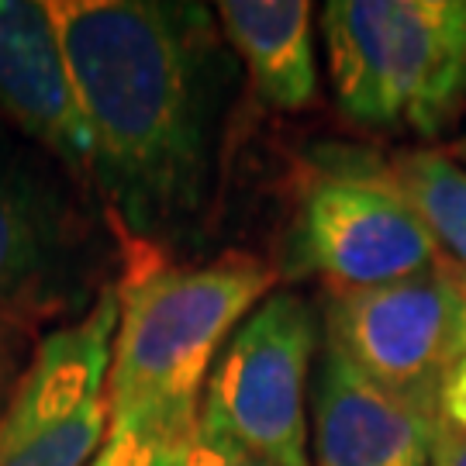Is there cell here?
I'll return each mask as SVG.
<instances>
[{
  "instance_id": "9",
  "label": "cell",
  "mask_w": 466,
  "mask_h": 466,
  "mask_svg": "<svg viewBox=\"0 0 466 466\" xmlns=\"http://www.w3.org/2000/svg\"><path fill=\"white\" fill-rule=\"evenodd\" d=\"M311 418V466H432V421L387 398L329 342Z\"/></svg>"
},
{
  "instance_id": "2",
  "label": "cell",
  "mask_w": 466,
  "mask_h": 466,
  "mask_svg": "<svg viewBox=\"0 0 466 466\" xmlns=\"http://www.w3.org/2000/svg\"><path fill=\"white\" fill-rule=\"evenodd\" d=\"M277 269L246 252L200 267H156L117 287L107 373L111 418L194 432L204 387L228 335L269 298Z\"/></svg>"
},
{
  "instance_id": "7",
  "label": "cell",
  "mask_w": 466,
  "mask_h": 466,
  "mask_svg": "<svg viewBox=\"0 0 466 466\" xmlns=\"http://www.w3.org/2000/svg\"><path fill=\"white\" fill-rule=\"evenodd\" d=\"M117 294L46 335L0 418V466H86L107 435Z\"/></svg>"
},
{
  "instance_id": "15",
  "label": "cell",
  "mask_w": 466,
  "mask_h": 466,
  "mask_svg": "<svg viewBox=\"0 0 466 466\" xmlns=\"http://www.w3.org/2000/svg\"><path fill=\"white\" fill-rule=\"evenodd\" d=\"M35 346H28V335L15 318L0 315V418L7 411V404L15 398L17 383L25 377V370L32 363Z\"/></svg>"
},
{
  "instance_id": "18",
  "label": "cell",
  "mask_w": 466,
  "mask_h": 466,
  "mask_svg": "<svg viewBox=\"0 0 466 466\" xmlns=\"http://www.w3.org/2000/svg\"><path fill=\"white\" fill-rule=\"evenodd\" d=\"M452 159H456V163H460V167L466 169V132L460 135L456 142H452Z\"/></svg>"
},
{
  "instance_id": "14",
  "label": "cell",
  "mask_w": 466,
  "mask_h": 466,
  "mask_svg": "<svg viewBox=\"0 0 466 466\" xmlns=\"http://www.w3.org/2000/svg\"><path fill=\"white\" fill-rule=\"evenodd\" d=\"M184 466H273V463L252 456L249 450H242L238 442H232L208 418H198V429H194Z\"/></svg>"
},
{
  "instance_id": "4",
  "label": "cell",
  "mask_w": 466,
  "mask_h": 466,
  "mask_svg": "<svg viewBox=\"0 0 466 466\" xmlns=\"http://www.w3.org/2000/svg\"><path fill=\"white\" fill-rule=\"evenodd\" d=\"M442 252L415 208L390 184L387 159L325 146L300 180L283 269L318 277L329 294L370 290L442 267Z\"/></svg>"
},
{
  "instance_id": "8",
  "label": "cell",
  "mask_w": 466,
  "mask_h": 466,
  "mask_svg": "<svg viewBox=\"0 0 466 466\" xmlns=\"http://www.w3.org/2000/svg\"><path fill=\"white\" fill-rule=\"evenodd\" d=\"M0 115L90 177L94 146L52 4L0 0Z\"/></svg>"
},
{
  "instance_id": "6",
  "label": "cell",
  "mask_w": 466,
  "mask_h": 466,
  "mask_svg": "<svg viewBox=\"0 0 466 466\" xmlns=\"http://www.w3.org/2000/svg\"><path fill=\"white\" fill-rule=\"evenodd\" d=\"M318 315L294 290H273L221 350L200 418L273 466H311L308 390Z\"/></svg>"
},
{
  "instance_id": "13",
  "label": "cell",
  "mask_w": 466,
  "mask_h": 466,
  "mask_svg": "<svg viewBox=\"0 0 466 466\" xmlns=\"http://www.w3.org/2000/svg\"><path fill=\"white\" fill-rule=\"evenodd\" d=\"M194 432H173L146 418H111L86 466H184Z\"/></svg>"
},
{
  "instance_id": "17",
  "label": "cell",
  "mask_w": 466,
  "mask_h": 466,
  "mask_svg": "<svg viewBox=\"0 0 466 466\" xmlns=\"http://www.w3.org/2000/svg\"><path fill=\"white\" fill-rule=\"evenodd\" d=\"M432 466H466V432H460V429H435Z\"/></svg>"
},
{
  "instance_id": "3",
  "label": "cell",
  "mask_w": 466,
  "mask_h": 466,
  "mask_svg": "<svg viewBox=\"0 0 466 466\" xmlns=\"http://www.w3.org/2000/svg\"><path fill=\"white\" fill-rule=\"evenodd\" d=\"M321 42L339 111L380 135L439 138L466 111V0H329Z\"/></svg>"
},
{
  "instance_id": "5",
  "label": "cell",
  "mask_w": 466,
  "mask_h": 466,
  "mask_svg": "<svg viewBox=\"0 0 466 466\" xmlns=\"http://www.w3.org/2000/svg\"><path fill=\"white\" fill-rule=\"evenodd\" d=\"M325 342L373 387L439 429V398L466 356V294L452 263L325 300Z\"/></svg>"
},
{
  "instance_id": "19",
  "label": "cell",
  "mask_w": 466,
  "mask_h": 466,
  "mask_svg": "<svg viewBox=\"0 0 466 466\" xmlns=\"http://www.w3.org/2000/svg\"><path fill=\"white\" fill-rule=\"evenodd\" d=\"M452 273H456V280H460V287H463V294H466V269H456V267H452Z\"/></svg>"
},
{
  "instance_id": "1",
  "label": "cell",
  "mask_w": 466,
  "mask_h": 466,
  "mask_svg": "<svg viewBox=\"0 0 466 466\" xmlns=\"http://www.w3.org/2000/svg\"><path fill=\"white\" fill-rule=\"evenodd\" d=\"M94 163L90 180L128 232L200 211L215 132V28L198 4L52 0Z\"/></svg>"
},
{
  "instance_id": "11",
  "label": "cell",
  "mask_w": 466,
  "mask_h": 466,
  "mask_svg": "<svg viewBox=\"0 0 466 466\" xmlns=\"http://www.w3.org/2000/svg\"><path fill=\"white\" fill-rule=\"evenodd\" d=\"M59 242L56 208L21 169L0 159V315L42 283Z\"/></svg>"
},
{
  "instance_id": "12",
  "label": "cell",
  "mask_w": 466,
  "mask_h": 466,
  "mask_svg": "<svg viewBox=\"0 0 466 466\" xmlns=\"http://www.w3.org/2000/svg\"><path fill=\"white\" fill-rule=\"evenodd\" d=\"M390 184L415 208L442 259L466 269V169L442 149H408L387 159Z\"/></svg>"
},
{
  "instance_id": "10",
  "label": "cell",
  "mask_w": 466,
  "mask_h": 466,
  "mask_svg": "<svg viewBox=\"0 0 466 466\" xmlns=\"http://www.w3.org/2000/svg\"><path fill=\"white\" fill-rule=\"evenodd\" d=\"M225 42L273 111H304L318 97L315 32L308 0H221Z\"/></svg>"
},
{
  "instance_id": "16",
  "label": "cell",
  "mask_w": 466,
  "mask_h": 466,
  "mask_svg": "<svg viewBox=\"0 0 466 466\" xmlns=\"http://www.w3.org/2000/svg\"><path fill=\"white\" fill-rule=\"evenodd\" d=\"M439 429H460L466 432V356L456 363L450 380L439 398Z\"/></svg>"
}]
</instances>
